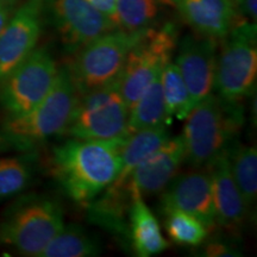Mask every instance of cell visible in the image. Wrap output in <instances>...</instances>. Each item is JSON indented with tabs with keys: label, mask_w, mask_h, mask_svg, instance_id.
I'll use <instances>...</instances> for the list:
<instances>
[{
	"label": "cell",
	"mask_w": 257,
	"mask_h": 257,
	"mask_svg": "<svg viewBox=\"0 0 257 257\" xmlns=\"http://www.w3.org/2000/svg\"><path fill=\"white\" fill-rule=\"evenodd\" d=\"M123 142L70 138L54 148L53 174L70 200L88 206L114 181Z\"/></svg>",
	"instance_id": "cell-1"
},
{
	"label": "cell",
	"mask_w": 257,
	"mask_h": 257,
	"mask_svg": "<svg viewBox=\"0 0 257 257\" xmlns=\"http://www.w3.org/2000/svg\"><path fill=\"white\" fill-rule=\"evenodd\" d=\"M181 138L186 161L189 165L207 168L227 153L243 126L240 102H230L217 94H210L193 106Z\"/></svg>",
	"instance_id": "cell-2"
},
{
	"label": "cell",
	"mask_w": 257,
	"mask_h": 257,
	"mask_svg": "<svg viewBox=\"0 0 257 257\" xmlns=\"http://www.w3.org/2000/svg\"><path fill=\"white\" fill-rule=\"evenodd\" d=\"M79 98L67 69L59 68L53 87L40 104L27 113L9 115L0 127V147L25 152L62 136Z\"/></svg>",
	"instance_id": "cell-3"
},
{
	"label": "cell",
	"mask_w": 257,
	"mask_h": 257,
	"mask_svg": "<svg viewBox=\"0 0 257 257\" xmlns=\"http://www.w3.org/2000/svg\"><path fill=\"white\" fill-rule=\"evenodd\" d=\"M140 34L112 30L72 54L64 68L79 96L119 79L128 51Z\"/></svg>",
	"instance_id": "cell-4"
},
{
	"label": "cell",
	"mask_w": 257,
	"mask_h": 257,
	"mask_svg": "<svg viewBox=\"0 0 257 257\" xmlns=\"http://www.w3.org/2000/svg\"><path fill=\"white\" fill-rule=\"evenodd\" d=\"M64 226L59 202L28 197L10 208L0 226V238L25 256H38Z\"/></svg>",
	"instance_id": "cell-5"
},
{
	"label": "cell",
	"mask_w": 257,
	"mask_h": 257,
	"mask_svg": "<svg viewBox=\"0 0 257 257\" xmlns=\"http://www.w3.org/2000/svg\"><path fill=\"white\" fill-rule=\"evenodd\" d=\"M127 107L119 81L79 98L63 136L79 140L125 141L130 136Z\"/></svg>",
	"instance_id": "cell-6"
},
{
	"label": "cell",
	"mask_w": 257,
	"mask_h": 257,
	"mask_svg": "<svg viewBox=\"0 0 257 257\" xmlns=\"http://www.w3.org/2000/svg\"><path fill=\"white\" fill-rule=\"evenodd\" d=\"M178 47V34L173 24L149 28L141 32L128 51L119 79V89L131 108L144 91L172 61Z\"/></svg>",
	"instance_id": "cell-7"
},
{
	"label": "cell",
	"mask_w": 257,
	"mask_h": 257,
	"mask_svg": "<svg viewBox=\"0 0 257 257\" xmlns=\"http://www.w3.org/2000/svg\"><path fill=\"white\" fill-rule=\"evenodd\" d=\"M217 55L214 89L230 102H240L251 94L257 78L256 24L231 29Z\"/></svg>",
	"instance_id": "cell-8"
},
{
	"label": "cell",
	"mask_w": 257,
	"mask_h": 257,
	"mask_svg": "<svg viewBox=\"0 0 257 257\" xmlns=\"http://www.w3.org/2000/svg\"><path fill=\"white\" fill-rule=\"evenodd\" d=\"M59 68L49 50L34 49L0 83V104L9 115L27 113L46 98Z\"/></svg>",
	"instance_id": "cell-9"
},
{
	"label": "cell",
	"mask_w": 257,
	"mask_h": 257,
	"mask_svg": "<svg viewBox=\"0 0 257 257\" xmlns=\"http://www.w3.org/2000/svg\"><path fill=\"white\" fill-rule=\"evenodd\" d=\"M54 22L70 54L118 29L110 18L86 0H53Z\"/></svg>",
	"instance_id": "cell-10"
},
{
	"label": "cell",
	"mask_w": 257,
	"mask_h": 257,
	"mask_svg": "<svg viewBox=\"0 0 257 257\" xmlns=\"http://www.w3.org/2000/svg\"><path fill=\"white\" fill-rule=\"evenodd\" d=\"M44 0H27L0 35V83L35 49L42 31Z\"/></svg>",
	"instance_id": "cell-11"
},
{
	"label": "cell",
	"mask_w": 257,
	"mask_h": 257,
	"mask_svg": "<svg viewBox=\"0 0 257 257\" xmlns=\"http://www.w3.org/2000/svg\"><path fill=\"white\" fill-rule=\"evenodd\" d=\"M217 48V40L199 34L187 35L180 41L175 64L187 86L193 106L214 89Z\"/></svg>",
	"instance_id": "cell-12"
},
{
	"label": "cell",
	"mask_w": 257,
	"mask_h": 257,
	"mask_svg": "<svg viewBox=\"0 0 257 257\" xmlns=\"http://www.w3.org/2000/svg\"><path fill=\"white\" fill-rule=\"evenodd\" d=\"M161 205L163 212L184 211L213 230L217 224L210 170L197 169L176 175L163 191Z\"/></svg>",
	"instance_id": "cell-13"
},
{
	"label": "cell",
	"mask_w": 257,
	"mask_h": 257,
	"mask_svg": "<svg viewBox=\"0 0 257 257\" xmlns=\"http://www.w3.org/2000/svg\"><path fill=\"white\" fill-rule=\"evenodd\" d=\"M184 162L186 152L181 136L169 138L131 173L128 181L131 197L147 198L162 193L179 174Z\"/></svg>",
	"instance_id": "cell-14"
},
{
	"label": "cell",
	"mask_w": 257,
	"mask_h": 257,
	"mask_svg": "<svg viewBox=\"0 0 257 257\" xmlns=\"http://www.w3.org/2000/svg\"><path fill=\"white\" fill-rule=\"evenodd\" d=\"M207 168L211 174L216 224L231 233H237L242 230L250 210L231 174L226 154Z\"/></svg>",
	"instance_id": "cell-15"
},
{
	"label": "cell",
	"mask_w": 257,
	"mask_h": 257,
	"mask_svg": "<svg viewBox=\"0 0 257 257\" xmlns=\"http://www.w3.org/2000/svg\"><path fill=\"white\" fill-rule=\"evenodd\" d=\"M173 6L195 34L223 40L236 27L232 0H172Z\"/></svg>",
	"instance_id": "cell-16"
},
{
	"label": "cell",
	"mask_w": 257,
	"mask_h": 257,
	"mask_svg": "<svg viewBox=\"0 0 257 257\" xmlns=\"http://www.w3.org/2000/svg\"><path fill=\"white\" fill-rule=\"evenodd\" d=\"M170 138L166 125L135 131L120 147V170L108 188L118 192H130V176L144 159Z\"/></svg>",
	"instance_id": "cell-17"
},
{
	"label": "cell",
	"mask_w": 257,
	"mask_h": 257,
	"mask_svg": "<svg viewBox=\"0 0 257 257\" xmlns=\"http://www.w3.org/2000/svg\"><path fill=\"white\" fill-rule=\"evenodd\" d=\"M128 220V236L137 256L152 257L169 248V243L161 232L159 220L148 207L144 198L131 197Z\"/></svg>",
	"instance_id": "cell-18"
},
{
	"label": "cell",
	"mask_w": 257,
	"mask_h": 257,
	"mask_svg": "<svg viewBox=\"0 0 257 257\" xmlns=\"http://www.w3.org/2000/svg\"><path fill=\"white\" fill-rule=\"evenodd\" d=\"M101 253L99 240L75 224L63 226L40 257H92Z\"/></svg>",
	"instance_id": "cell-19"
},
{
	"label": "cell",
	"mask_w": 257,
	"mask_h": 257,
	"mask_svg": "<svg viewBox=\"0 0 257 257\" xmlns=\"http://www.w3.org/2000/svg\"><path fill=\"white\" fill-rule=\"evenodd\" d=\"M231 174L250 210L257 198V150L233 143L226 153Z\"/></svg>",
	"instance_id": "cell-20"
},
{
	"label": "cell",
	"mask_w": 257,
	"mask_h": 257,
	"mask_svg": "<svg viewBox=\"0 0 257 257\" xmlns=\"http://www.w3.org/2000/svg\"><path fill=\"white\" fill-rule=\"evenodd\" d=\"M168 120L160 75L130 108L128 131L131 135L142 128L166 125Z\"/></svg>",
	"instance_id": "cell-21"
},
{
	"label": "cell",
	"mask_w": 257,
	"mask_h": 257,
	"mask_svg": "<svg viewBox=\"0 0 257 257\" xmlns=\"http://www.w3.org/2000/svg\"><path fill=\"white\" fill-rule=\"evenodd\" d=\"M173 6L172 0H117L118 28L138 34L153 28L162 6Z\"/></svg>",
	"instance_id": "cell-22"
},
{
	"label": "cell",
	"mask_w": 257,
	"mask_h": 257,
	"mask_svg": "<svg viewBox=\"0 0 257 257\" xmlns=\"http://www.w3.org/2000/svg\"><path fill=\"white\" fill-rule=\"evenodd\" d=\"M161 83L168 118L170 119L176 117L180 120H184L193 108V105L181 73L172 61L161 73Z\"/></svg>",
	"instance_id": "cell-23"
},
{
	"label": "cell",
	"mask_w": 257,
	"mask_h": 257,
	"mask_svg": "<svg viewBox=\"0 0 257 257\" xmlns=\"http://www.w3.org/2000/svg\"><path fill=\"white\" fill-rule=\"evenodd\" d=\"M165 214L167 233L178 245L198 246L207 238L210 230L192 214L180 210L166 211Z\"/></svg>",
	"instance_id": "cell-24"
},
{
	"label": "cell",
	"mask_w": 257,
	"mask_h": 257,
	"mask_svg": "<svg viewBox=\"0 0 257 257\" xmlns=\"http://www.w3.org/2000/svg\"><path fill=\"white\" fill-rule=\"evenodd\" d=\"M32 178V165L25 156L0 159V201L22 193Z\"/></svg>",
	"instance_id": "cell-25"
},
{
	"label": "cell",
	"mask_w": 257,
	"mask_h": 257,
	"mask_svg": "<svg viewBox=\"0 0 257 257\" xmlns=\"http://www.w3.org/2000/svg\"><path fill=\"white\" fill-rule=\"evenodd\" d=\"M237 25L243 23L256 24L257 21V0H232Z\"/></svg>",
	"instance_id": "cell-26"
},
{
	"label": "cell",
	"mask_w": 257,
	"mask_h": 257,
	"mask_svg": "<svg viewBox=\"0 0 257 257\" xmlns=\"http://www.w3.org/2000/svg\"><path fill=\"white\" fill-rule=\"evenodd\" d=\"M238 250L230 245L229 243L214 240L208 243L206 248L204 249V256L208 257H220V256H240Z\"/></svg>",
	"instance_id": "cell-27"
},
{
	"label": "cell",
	"mask_w": 257,
	"mask_h": 257,
	"mask_svg": "<svg viewBox=\"0 0 257 257\" xmlns=\"http://www.w3.org/2000/svg\"><path fill=\"white\" fill-rule=\"evenodd\" d=\"M93 8L104 14L108 17L118 28V17H117V0H86ZM119 29V28H118Z\"/></svg>",
	"instance_id": "cell-28"
},
{
	"label": "cell",
	"mask_w": 257,
	"mask_h": 257,
	"mask_svg": "<svg viewBox=\"0 0 257 257\" xmlns=\"http://www.w3.org/2000/svg\"><path fill=\"white\" fill-rule=\"evenodd\" d=\"M12 6L11 5H0V35L8 24L10 16H11Z\"/></svg>",
	"instance_id": "cell-29"
},
{
	"label": "cell",
	"mask_w": 257,
	"mask_h": 257,
	"mask_svg": "<svg viewBox=\"0 0 257 257\" xmlns=\"http://www.w3.org/2000/svg\"><path fill=\"white\" fill-rule=\"evenodd\" d=\"M17 0H0V5H11L14 6Z\"/></svg>",
	"instance_id": "cell-30"
}]
</instances>
